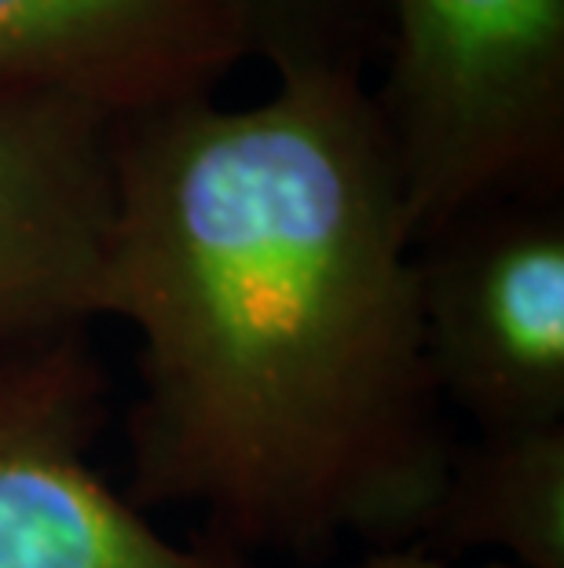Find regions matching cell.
I'll return each instance as SVG.
<instances>
[{"label": "cell", "mask_w": 564, "mask_h": 568, "mask_svg": "<svg viewBox=\"0 0 564 568\" xmlns=\"http://www.w3.org/2000/svg\"><path fill=\"white\" fill-rule=\"evenodd\" d=\"M352 568H454V565L451 558L418 547V542H403V547H375ZM484 568H506V565H484Z\"/></svg>", "instance_id": "cell-9"}, {"label": "cell", "mask_w": 564, "mask_h": 568, "mask_svg": "<svg viewBox=\"0 0 564 568\" xmlns=\"http://www.w3.org/2000/svg\"><path fill=\"white\" fill-rule=\"evenodd\" d=\"M418 547L443 558L499 550L517 568H564V426L454 440Z\"/></svg>", "instance_id": "cell-7"}, {"label": "cell", "mask_w": 564, "mask_h": 568, "mask_svg": "<svg viewBox=\"0 0 564 568\" xmlns=\"http://www.w3.org/2000/svg\"><path fill=\"white\" fill-rule=\"evenodd\" d=\"M103 320L140 337L122 491L143 514L191 506L246 558L316 568L422 539L459 437L363 78L117 114Z\"/></svg>", "instance_id": "cell-1"}, {"label": "cell", "mask_w": 564, "mask_h": 568, "mask_svg": "<svg viewBox=\"0 0 564 568\" xmlns=\"http://www.w3.org/2000/svg\"><path fill=\"white\" fill-rule=\"evenodd\" d=\"M243 59L213 0H0V84L111 114L213 95Z\"/></svg>", "instance_id": "cell-6"}, {"label": "cell", "mask_w": 564, "mask_h": 568, "mask_svg": "<svg viewBox=\"0 0 564 568\" xmlns=\"http://www.w3.org/2000/svg\"><path fill=\"white\" fill-rule=\"evenodd\" d=\"M370 89L414 246L459 216L564 191V0H389Z\"/></svg>", "instance_id": "cell-2"}, {"label": "cell", "mask_w": 564, "mask_h": 568, "mask_svg": "<svg viewBox=\"0 0 564 568\" xmlns=\"http://www.w3.org/2000/svg\"><path fill=\"white\" fill-rule=\"evenodd\" d=\"M243 55H260L275 78L352 74L386 52L389 0H213Z\"/></svg>", "instance_id": "cell-8"}, {"label": "cell", "mask_w": 564, "mask_h": 568, "mask_svg": "<svg viewBox=\"0 0 564 568\" xmlns=\"http://www.w3.org/2000/svg\"><path fill=\"white\" fill-rule=\"evenodd\" d=\"M111 374L92 326L0 342V568H257L209 536L170 539L92 452Z\"/></svg>", "instance_id": "cell-3"}, {"label": "cell", "mask_w": 564, "mask_h": 568, "mask_svg": "<svg viewBox=\"0 0 564 568\" xmlns=\"http://www.w3.org/2000/svg\"><path fill=\"white\" fill-rule=\"evenodd\" d=\"M114 122L78 95L0 84V342L103 320Z\"/></svg>", "instance_id": "cell-5"}, {"label": "cell", "mask_w": 564, "mask_h": 568, "mask_svg": "<svg viewBox=\"0 0 564 568\" xmlns=\"http://www.w3.org/2000/svg\"><path fill=\"white\" fill-rule=\"evenodd\" d=\"M440 400L473 433L564 426V202L510 199L414 246Z\"/></svg>", "instance_id": "cell-4"}]
</instances>
